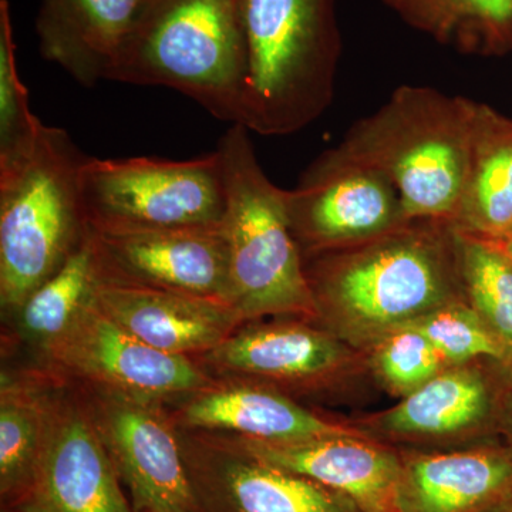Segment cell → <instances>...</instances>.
<instances>
[{
  "mask_svg": "<svg viewBox=\"0 0 512 512\" xmlns=\"http://www.w3.org/2000/svg\"><path fill=\"white\" fill-rule=\"evenodd\" d=\"M319 316L345 338L376 343L393 330L454 302H466L457 229L419 218L382 237L306 256Z\"/></svg>",
  "mask_w": 512,
  "mask_h": 512,
  "instance_id": "1",
  "label": "cell"
},
{
  "mask_svg": "<svg viewBox=\"0 0 512 512\" xmlns=\"http://www.w3.org/2000/svg\"><path fill=\"white\" fill-rule=\"evenodd\" d=\"M336 3L239 0L248 73L237 124L289 136L328 110L342 56Z\"/></svg>",
  "mask_w": 512,
  "mask_h": 512,
  "instance_id": "2",
  "label": "cell"
},
{
  "mask_svg": "<svg viewBox=\"0 0 512 512\" xmlns=\"http://www.w3.org/2000/svg\"><path fill=\"white\" fill-rule=\"evenodd\" d=\"M477 101L429 86L397 87L336 150L389 178L410 220H453L470 161Z\"/></svg>",
  "mask_w": 512,
  "mask_h": 512,
  "instance_id": "3",
  "label": "cell"
},
{
  "mask_svg": "<svg viewBox=\"0 0 512 512\" xmlns=\"http://www.w3.org/2000/svg\"><path fill=\"white\" fill-rule=\"evenodd\" d=\"M249 133L232 124L217 148L225 185L221 227L228 247L229 303L247 323L266 316L319 318L289 220L288 190L269 180Z\"/></svg>",
  "mask_w": 512,
  "mask_h": 512,
  "instance_id": "4",
  "label": "cell"
},
{
  "mask_svg": "<svg viewBox=\"0 0 512 512\" xmlns=\"http://www.w3.org/2000/svg\"><path fill=\"white\" fill-rule=\"evenodd\" d=\"M247 73L239 0H150L107 80L170 87L237 124Z\"/></svg>",
  "mask_w": 512,
  "mask_h": 512,
  "instance_id": "5",
  "label": "cell"
},
{
  "mask_svg": "<svg viewBox=\"0 0 512 512\" xmlns=\"http://www.w3.org/2000/svg\"><path fill=\"white\" fill-rule=\"evenodd\" d=\"M86 156L62 128L43 126L30 156L0 174V301L18 312L86 241L80 171Z\"/></svg>",
  "mask_w": 512,
  "mask_h": 512,
  "instance_id": "6",
  "label": "cell"
},
{
  "mask_svg": "<svg viewBox=\"0 0 512 512\" xmlns=\"http://www.w3.org/2000/svg\"><path fill=\"white\" fill-rule=\"evenodd\" d=\"M80 191L94 229L214 227L224 218L217 150L185 161L87 157Z\"/></svg>",
  "mask_w": 512,
  "mask_h": 512,
  "instance_id": "7",
  "label": "cell"
},
{
  "mask_svg": "<svg viewBox=\"0 0 512 512\" xmlns=\"http://www.w3.org/2000/svg\"><path fill=\"white\" fill-rule=\"evenodd\" d=\"M288 212L303 258L372 241L413 221L386 175L335 147L288 191Z\"/></svg>",
  "mask_w": 512,
  "mask_h": 512,
  "instance_id": "8",
  "label": "cell"
},
{
  "mask_svg": "<svg viewBox=\"0 0 512 512\" xmlns=\"http://www.w3.org/2000/svg\"><path fill=\"white\" fill-rule=\"evenodd\" d=\"M94 426L133 498L134 512H192L180 433L165 403L80 384Z\"/></svg>",
  "mask_w": 512,
  "mask_h": 512,
  "instance_id": "9",
  "label": "cell"
},
{
  "mask_svg": "<svg viewBox=\"0 0 512 512\" xmlns=\"http://www.w3.org/2000/svg\"><path fill=\"white\" fill-rule=\"evenodd\" d=\"M43 355L57 376L165 404L191 396L214 379L194 357L171 355L131 335L94 298Z\"/></svg>",
  "mask_w": 512,
  "mask_h": 512,
  "instance_id": "10",
  "label": "cell"
},
{
  "mask_svg": "<svg viewBox=\"0 0 512 512\" xmlns=\"http://www.w3.org/2000/svg\"><path fill=\"white\" fill-rule=\"evenodd\" d=\"M178 433L192 512H362L346 495L258 460L227 434Z\"/></svg>",
  "mask_w": 512,
  "mask_h": 512,
  "instance_id": "11",
  "label": "cell"
},
{
  "mask_svg": "<svg viewBox=\"0 0 512 512\" xmlns=\"http://www.w3.org/2000/svg\"><path fill=\"white\" fill-rule=\"evenodd\" d=\"M47 390L46 426L29 512H134L80 389Z\"/></svg>",
  "mask_w": 512,
  "mask_h": 512,
  "instance_id": "12",
  "label": "cell"
},
{
  "mask_svg": "<svg viewBox=\"0 0 512 512\" xmlns=\"http://www.w3.org/2000/svg\"><path fill=\"white\" fill-rule=\"evenodd\" d=\"M89 232L101 281L148 286L229 303L228 247L221 225L89 227Z\"/></svg>",
  "mask_w": 512,
  "mask_h": 512,
  "instance_id": "13",
  "label": "cell"
},
{
  "mask_svg": "<svg viewBox=\"0 0 512 512\" xmlns=\"http://www.w3.org/2000/svg\"><path fill=\"white\" fill-rule=\"evenodd\" d=\"M218 377L252 380L275 389L315 390L350 363L333 333L301 322L244 323L217 348L201 355Z\"/></svg>",
  "mask_w": 512,
  "mask_h": 512,
  "instance_id": "14",
  "label": "cell"
},
{
  "mask_svg": "<svg viewBox=\"0 0 512 512\" xmlns=\"http://www.w3.org/2000/svg\"><path fill=\"white\" fill-rule=\"evenodd\" d=\"M170 413L180 429L264 443H298L363 434L318 416L282 390L235 377H214L207 386L180 400Z\"/></svg>",
  "mask_w": 512,
  "mask_h": 512,
  "instance_id": "15",
  "label": "cell"
},
{
  "mask_svg": "<svg viewBox=\"0 0 512 512\" xmlns=\"http://www.w3.org/2000/svg\"><path fill=\"white\" fill-rule=\"evenodd\" d=\"M231 437L258 460L346 495L362 512H400L403 456L365 434L279 444Z\"/></svg>",
  "mask_w": 512,
  "mask_h": 512,
  "instance_id": "16",
  "label": "cell"
},
{
  "mask_svg": "<svg viewBox=\"0 0 512 512\" xmlns=\"http://www.w3.org/2000/svg\"><path fill=\"white\" fill-rule=\"evenodd\" d=\"M93 298L121 328L171 355H204L247 323L227 302L148 286L99 279Z\"/></svg>",
  "mask_w": 512,
  "mask_h": 512,
  "instance_id": "17",
  "label": "cell"
},
{
  "mask_svg": "<svg viewBox=\"0 0 512 512\" xmlns=\"http://www.w3.org/2000/svg\"><path fill=\"white\" fill-rule=\"evenodd\" d=\"M507 367L494 375L477 366L454 365L406 394L389 412L367 424L393 439L450 441L494 427Z\"/></svg>",
  "mask_w": 512,
  "mask_h": 512,
  "instance_id": "18",
  "label": "cell"
},
{
  "mask_svg": "<svg viewBox=\"0 0 512 512\" xmlns=\"http://www.w3.org/2000/svg\"><path fill=\"white\" fill-rule=\"evenodd\" d=\"M150 0H40V55L84 87L109 79L111 67Z\"/></svg>",
  "mask_w": 512,
  "mask_h": 512,
  "instance_id": "19",
  "label": "cell"
},
{
  "mask_svg": "<svg viewBox=\"0 0 512 512\" xmlns=\"http://www.w3.org/2000/svg\"><path fill=\"white\" fill-rule=\"evenodd\" d=\"M400 512H488L512 495V448L402 454Z\"/></svg>",
  "mask_w": 512,
  "mask_h": 512,
  "instance_id": "20",
  "label": "cell"
},
{
  "mask_svg": "<svg viewBox=\"0 0 512 512\" xmlns=\"http://www.w3.org/2000/svg\"><path fill=\"white\" fill-rule=\"evenodd\" d=\"M451 224L490 239L512 228V120L484 103L476 106L466 184Z\"/></svg>",
  "mask_w": 512,
  "mask_h": 512,
  "instance_id": "21",
  "label": "cell"
},
{
  "mask_svg": "<svg viewBox=\"0 0 512 512\" xmlns=\"http://www.w3.org/2000/svg\"><path fill=\"white\" fill-rule=\"evenodd\" d=\"M410 28L461 55L512 52V0H383Z\"/></svg>",
  "mask_w": 512,
  "mask_h": 512,
  "instance_id": "22",
  "label": "cell"
},
{
  "mask_svg": "<svg viewBox=\"0 0 512 512\" xmlns=\"http://www.w3.org/2000/svg\"><path fill=\"white\" fill-rule=\"evenodd\" d=\"M49 383L3 373L0 384V493L19 507L35 481L46 426Z\"/></svg>",
  "mask_w": 512,
  "mask_h": 512,
  "instance_id": "23",
  "label": "cell"
},
{
  "mask_svg": "<svg viewBox=\"0 0 512 512\" xmlns=\"http://www.w3.org/2000/svg\"><path fill=\"white\" fill-rule=\"evenodd\" d=\"M99 282L90 232L62 268L30 293L18 309L23 336L43 350L62 338L93 299Z\"/></svg>",
  "mask_w": 512,
  "mask_h": 512,
  "instance_id": "24",
  "label": "cell"
},
{
  "mask_svg": "<svg viewBox=\"0 0 512 512\" xmlns=\"http://www.w3.org/2000/svg\"><path fill=\"white\" fill-rule=\"evenodd\" d=\"M464 298L500 340L512 369V258L497 239L457 231Z\"/></svg>",
  "mask_w": 512,
  "mask_h": 512,
  "instance_id": "25",
  "label": "cell"
},
{
  "mask_svg": "<svg viewBox=\"0 0 512 512\" xmlns=\"http://www.w3.org/2000/svg\"><path fill=\"white\" fill-rule=\"evenodd\" d=\"M42 123L29 106L20 79L8 0H0V174L12 170L35 150Z\"/></svg>",
  "mask_w": 512,
  "mask_h": 512,
  "instance_id": "26",
  "label": "cell"
},
{
  "mask_svg": "<svg viewBox=\"0 0 512 512\" xmlns=\"http://www.w3.org/2000/svg\"><path fill=\"white\" fill-rule=\"evenodd\" d=\"M410 326L420 330L451 366L487 359L508 369L504 346L467 302L450 303Z\"/></svg>",
  "mask_w": 512,
  "mask_h": 512,
  "instance_id": "27",
  "label": "cell"
},
{
  "mask_svg": "<svg viewBox=\"0 0 512 512\" xmlns=\"http://www.w3.org/2000/svg\"><path fill=\"white\" fill-rule=\"evenodd\" d=\"M373 365L384 384L406 396L446 369L447 362L420 330L407 325L377 340Z\"/></svg>",
  "mask_w": 512,
  "mask_h": 512,
  "instance_id": "28",
  "label": "cell"
},
{
  "mask_svg": "<svg viewBox=\"0 0 512 512\" xmlns=\"http://www.w3.org/2000/svg\"><path fill=\"white\" fill-rule=\"evenodd\" d=\"M497 431L503 434L505 444L512 448V369L507 370L498 404Z\"/></svg>",
  "mask_w": 512,
  "mask_h": 512,
  "instance_id": "29",
  "label": "cell"
},
{
  "mask_svg": "<svg viewBox=\"0 0 512 512\" xmlns=\"http://www.w3.org/2000/svg\"><path fill=\"white\" fill-rule=\"evenodd\" d=\"M488 512H512V495L510 498L503 501V503L498 504L497 507H494L493 510Z\"/></svg>",
  "mask_w": 512,
  "mask_h": 512,
  "instance_id": "30",
  "label": "cell"
},
{
  "mask_svg": "<svg viewBox=\"0 0 512 512\" xmlns=\"http://www.w3.org/2000/svg\"><path fill=\"white\" fill-rule=\"evenodd\" d=\"M498 241V239H497ZM501 245H503L505 251L508 252V255L512 258V239H505V241H498Z\"/></svg>",
  "mask_w": 512,
  "mask_h": 512,
  "instance_id": "31",
  "label": "cell"
},
{
  "mask_svg": "<svg viewBox=\"0 0 512 512\" xmlns=\"http://www.w3.org/2000/svg\"><path fill=\"white\" fill-rule=\"evenodd\" d=\"M505 239H512V228L510 229V231H508V234L505 235L503 239H498V241H505Z\"/></svg>",
  "mask_w": 512,
  "mask_h": 512,
  "instance_id": "32",
  "label": "cell"
},
{
  "mask_svg": "<svg viewBox=\"0 0 512 512\" xmlns=\"http://www.w3.org/2000/svg\"><path fill=\"white\" fill-rule=\"evenodd\" d=\"M15 512H29V511L19 510V508H18V511H15Z\"/></svg>",
  "mask_w": 512,
  "mask_h": 512,
  "instance_id": "33",
  "label": "cell"
}]
</instances>
